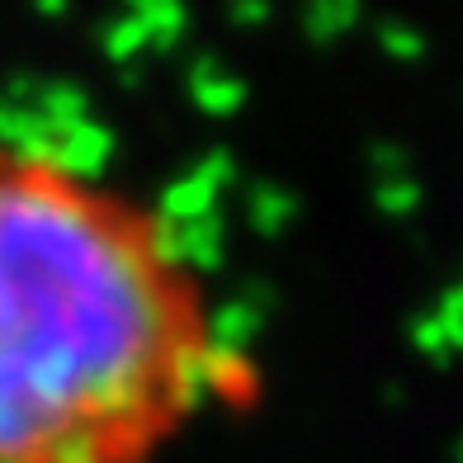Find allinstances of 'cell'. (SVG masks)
Returning a JSON list of instances; mask_svg holds the SVG:
<instances>
[{
  "label": "cell",
  "instance_id": "cell-1",
  "mask_svg": "<svg viewBox=\"0 0 463 463\" xmlns=\"http://www.w3.org/2000/svg\"><path fill=\"white\" fill-rule=\"evenodd\" d=\"M237 378L203 269L156 203L0 146V463H156Z\"/></svg>",
  "mask_w": 463,
  "mask_h": 463
}]
</instances>
